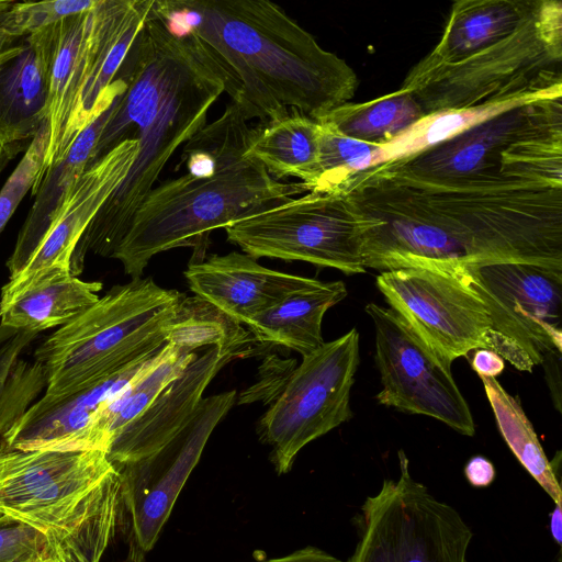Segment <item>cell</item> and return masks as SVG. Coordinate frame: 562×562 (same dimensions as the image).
<instances>
[{
    "instance_id": "33",
    "label": "cell",
    "mask_w": 562,
    "mask_h": 562,
    "mask_svg": "<svg viewBox=\"0 0 562 562\" xmlns=\"http://www.w3.org/2000/svg\"><path fill=\"white\" fill-rule=\"evenodd\" d=\"M97 0L15 2L10 11L12 30L21 38L47 27L65 16L91 9Z\"/></svg>"
},
{
    "instance_id": "30",
    "label": "cell",
    "mask_w": 562,
    "mask_h": 562,
    "mask_svg": "<svg viewBox=\"0 0 562 562\" xmlns=\"http://www.w3.org/2000/svg\"><path fill=\"white\" fill-rule=\"evenodd\" d=\"M537 100L540 99L513 100L428 114L392 142L380 146L372 156L370 168L418 154L509 109Z\"/></svg>"
},
{
    "instance_id": "17",
    "label": "cell",
    "mask_w": 562,
    "mask_h": 562,
    "mask_svg": "<svg viewBox=\"0 0 562 562\" xmlns=\"http://www.w3.org/2000/svg\"><path fill=\"white\" fill-rule=\"evenodd\" d=\"M137 150L135 139H125L86 168L67 192L45 235L21 271L1 289V297L11 295L48 271H71V258L81 237L127 177Z\"/></svg>"
},
{
    "instance_id": "35",
    "label": "cell",
    "mask_w": 562,
    "mask_h": 562,
    "mask_svg": "<svg viewBox=\"0 0 562 562\" xmlns=\"http://www.w3.org/2000/svg\"><path fill=\"white\" fill-rule=\"evenodd\" d=\"M15 1L0 0V65L13 57L21 47V37L12 30L10 11Z\"/></svg>"
},
{
    "instance_id": "28",
    "label": "cell",
    "mask_w": 562,
    "mask_h": 562,
    "mask_svg": "<svg viewBox=\"0 0 562 562\" xmlns=\"http://www.w3.org/2000/svg\"><path fill=\"white\" fill-rule=\"evenodd\" d=\"M120 503L117 473L74 526L52 537L47 551L35 562H100L114 535Z\"/></svg>"
},
{
    "instance_id": "13",
    "label": "cell",
    "mask_w": 562,
    "mask_h": 562,
    "mask_svg": "<svg viewBox=\"0 0 562 562\" xmlns=\"http://www.w3.org/2000/svg\"><path fill=\"white\" fill-rule=\"evenodd\" d=\"M359 362L356 328L303 357L259 422L279 474L290 471L307 443L352 417L350 393Z\"/></svg>"
},
{
    "instance_id": "34",
    "label": "cell",
    "mask_w": 562,
    "mask_h": 562,
    "mask_svg": "<svg viewBox=\"0 0 562 562\" xmlns=\"http://www.w3.org/2000/svg\"><path fill=\"white\" fill-rule=\"evenodd\" d=\"M46 537L29 525L0 515V562H35L48 549Z\"/></svg>"
},
{
    "instance_id": "11",
    "label": "cell",
    "mask_w": 562,
    "mask_h": 562,
    "mask_svg": "<svg viewBox=\"0 0 562 562\" xmlns=\"http://www.w3.org/2000/svg\"><path fill=\"white\" fill-rule=\"evenodd\" d=\"M463 266L488 312V350L528 372L561 353L562 268L519 261Z\"/></svg>"
},
{
    "instance_id": "25",
    "label": "cell",
    "mask_w": 562,
    "mask_h": 562,
    "mask_svg": "<svg viewBox=\"0 0 562 562\" xmlns=\"http://www.w3.org/2000/svg\"><path fill=\"white\" fill-rule=\"evenodd\" d=\"M321 123L296 110L254 126L247 155L277 180L294 177L306 192L317 180Z\"/></svg>"
},
{
    "instance_id": "12",
    "label": "cell",
    "mask_w": 562,
    "mask_h": 562,
    "mask_svg": "<svg viewBox=\"0 0 562 562\" xmlns=\"http://www.w3.org/2000/svg\"><path fill=\"white\" fill-rule=\"evenodd\" d=\"M117 473L101 450H19L0 446V515L46 537L74 526Z\"/></svg>"
},
{
    "instance_id": "5",
    "label": "cell",
    "mask_w": 562,
    "mask_h": 562,
    "mask_svg": "<svg viewBox=\"0 0 562 562\" xmlns=\"http://www.w3.org/2000/svg\"><path fill=\"white\" fill-rule=\"evenodd\" d=\"M153 4L154 0H97L91 9L32 33L48 77L44 173L125 90L117 74Z\"/></svg>"
},
{
    "instance_id": "37",
    "label": "cell",
    "mask_w": 562,
    "mask_h": 562,
    "mask_svg": "<svg viewBox=\"0 0 562 562\" xmlns=\"http://www.w3.org/2000/svg\"><path fill=\"white\" fill-rule=\"evenodd\" d=\"M472 369L479 376L495 378L504 370V359L492 350L476 349L471 359Z\"/></svg>"
},
{
    "instance_id": "29",
    "label": "cell",
    "mask_w": 562,
    "mask_h": 562,
    "mask_svg": "<svg viewBox=\"0 0 562 562\" xmlns=\"http://www.w3.org/2000/svg\"><path fill=\"white\" fill-rule=\"evenodd\" d=\"M37 335L0 326V436L46 387L42 366L21 358Z\"/></svg>"
},
{
    "instance_id": "14",
    "label": "cell",
    "mask_w": 562,
    "mask_h": 562,
    "mask_svg": "<svg viewBox=\"0 0 562 562\" xmlns=\"http://www.w3.org/2000/svg\"><path fill=\"white\" fill-rule=\"evenodd\" d=\"M376 286L447 367L487 349L491 319L463 265L427 262L381 272Z\"/></svg>"
},
{
    "instance_id": "38",
    "label": "cell",
    "mask_w": 562,
    "mask_h": 562,
    "mask_svg": "<svg viewBox=\"0 0 562 562\" xmlns=\"http://www.w3.org/2000/svg\"><path fill=\"white\" fill-rule=\"evenodd\" d=\"M259 562H342L330 553L316 547H305L288 555Z\"/></svg>"
},
{
    "instance_id": "6",
    "label": "cell",
    "mask_w": 562,
    "mask_h": 562,
    "mask_svg": "<svg viewBox=\"0 0 562 562\" xmlns=\"http://www.w3.org/2000/svg\"><path fill=\"white\" fill-rule=\"evenodd\" d=\"M184 299L151 278L114 285L35 350L46 378L44 395L75 393L156 355L168 342Z\"/></svg>"
},
{
    "instance_id": "9",
    "label": "cell",
    "mask_w": 562,
    "mask_h": 562,
    "mask_svg": "<svg viewBox=\"0 0 562 562\" xmlns=\"http://www.w3.org/2000/svg\"><path fill=\"white\" fill-rule=\"evenodd\" d=\"M398 460L397 480H384L355 517L358 542L347 562H468V524L411 475L403 450Z\"/></svg>"
},
{
    "instance_id": "10",
    "label": "cell",
    "mask_w": 562,
    "mask_h": 562,
    "mask_svg": "<svg viewBox=\"0 0 562 562\" xmlns=\"http://www.w3.org/2000/svg\"><path fill=\"white\" fill-rule=\"evenodd\" d=\"M363 214L346 192L311 191L225 227L227 240L257 259L277 258L366 271L361 251Z\"/></svg>"
},
{
    "instance_id": "8",
    "label": "cell",
    "mask_w": 562,
    "mask_h": 562,
    "mask_svg": "<svg viewBox=\"0 0 562 562\" xmlns=\"http://www.w3.org/2000/svg\"><path fill=\"white\" fill-rule=\"evenodd\" d=\"M561 98L515 106L431 148L382 165L426 180L512 176L562 182Z\"/></svg>"
},
{
    "instance_id": "22",
    "label": "cell",
    "mask_w": 562,
    "mask_h": 562,
    "mask_svg": "<svg viewBox=\"0 0 562 562\" xmlns=\"http://www.w3.org/2000/svg\"><path fill=\"white\" fill-rule=\"evenodd\" d=\"M47 67L33 34L0 65V148L32 139L47 121Z\"/></svg>"
},
{
    "instance_id": "27",
    "label": "cell",
    "mask_w": 562,
    "mask_h": 562,
    "mask_svg": "<svg viewBox=\"0 0 562 562\" xmlns=\"http://www.w3.org/2000/svg\"><path fill=\"white\" fill-rule=\"evenodd\" d=\"M498 429L517 460L552 498L561 504L562 491L554 465L549 461L520 402L495 378L480 376Z\"/></svg>"
},
{
    "instance_id": "4",
    "label": "cell",
    "mask_w": 562,
    "mask_h": 562,
    "mask_svg": "<svg viewBox=\"0 0 562 562\" xmlns=\"http://www.w3.org/2000/svg\"><path fill=\"white\" fill-rule=\"evenodd\" d=\"M252 133L254 126L232 101L221 116L199 131L215 155V172L206 178L186 173L149 191L111 257L126 274L142 278L157 254L198 247L213 229L306 192L300 182L274 179L247 155Z\"/></svg>"
},
{
    "instance_id": "3",
    "label": "cell",
    "mask_w": 562,
    "mask_h": 562,
    "mask_svg": "<svg viewBox=\"0 0 562 562\" xmlns=\"http://www.w3.org/2000/svg\"><path fill=\"white\" fill-rule=\"evenodd\" d=\"M153 12L222 69L225 92L248 122L291 109L319 120L357 90L352 68L271 1L154 0Z\"/></svg>"
},
{
    "instance_id": "19",
    "label": "cell",
    "mask_w": 562,
    "mask_h": 562,
    "mask_svg": "<svg viewBox=\"0 0 562 562\" xmlns=\"http://www.w3.org/2000/svg\"><path fill=\"white\" fill-rule=\"evenodd\" d=\"M184 277L199 299L237 325L318 281L269 269L238 251L192 261Z\"/></svg>"
},
{
    "instance_id": "21",
    "label": "cell",
    "mask_w": 562,
    "mask_h": 562,
    "mask_svg": "<svg viewBox=\"0 0 562 562\" xmlns=\"http://www.w3.org/2000/svg\"><path fill=\"white\" fill-rule=\"evenodd\" d=\"M102 283L85 281L70 270H52L0 299V326L38 334L61 327L99 300Z\"/></svg>"
},
{
    "instance_id": "39",
    "label": "cell",
    "mask_w": 562,
    "mask_h": 562,
    "mask_svg": "<svg viewBox=\"0 0 562 562\" xmlns=\"http://www.w3.org/2000/svg\"><path fill=\"white\" fill-rule=\"evenodd\" d=\"M551 536L558 546H561L562 540V509L561 504H554V509L550 518Z\"/></svg>"
},
{
    "instance_id": "20",
    "label": "cell",
    "mask_w": 562,
    "mask_h": 562,
    "mask_svg": "<svg viewBox=\"0 0 562 562\" xmlns=\"http://www.w3.org/2000/svg\"><path fill=\"white\" fill-rule=\"evenodd\" d=\"M538 3L530 0L453 2L440 41L408 74L419 75L459 63L498 43L522 25Z\"/></svg>"
},
{
    "instance_id": "7",
    "label": "cell",
    "mask_w": 562,
    "mask_h": 562,
    "mask_svg": "<svg viewBox=\"0 0 562 562\" xmlns=\"http://www.w3.org/2000/svg\"><path fill=\"white\" fill-rule=\"evenodd\" d=\"M562 4L541 0L498 43L452 65L411 75L409 91L426 115L521 99L562 97Z\"/></svg>"
},
{
    "instance_id": "18",
    "label": "cell",
    "mask_w": 562,
    "mask_h": 562,
    "mask_svg": "<svg viewBox=\"0 0 562 562\" xmlns=\"http://www.w3.org/2000/svg\"><path fill=\"white\" fill-rule=\"evenodd\" d=\"M246 335L204 347L182 373L111 442L106 451L114 465L143 459L170 441L190 420L217 372L245 351Z\"/></svg>"
},
{
    "instance_id": "2",
    "label": "cell",
    "mask_w": 562,
    "mask_h": 562,
    "mask_svg": "<svg viewBox=\"0 0 562 562\" xmlns=\"http://www.w3.org/2000/svg\"><path fill=\"white\" fill-rule=\"evenodd\" d=\"M404 212L405 266L519 261L562 268V183L512 176L426 180L378 165L359 172Z\"/></svg>"
},
{
    "instance_id": "24",
    "label": "cell",
    "mask_w": 562,
    "mask_h": 562,
    "mask_svg": "<svg viewBox=\"0 0 562 562\" xmlns=\"http://www.w3.org/2000/svg\"><path fill=\"white\" fill-rule=\"evenodd\" d=\"M346 296L342 281L318 280L258 314L246 325L257 340L286 347L304 357L325 342L322 336L324 315Z\"/></svg>"
},
{
    "instance_id": "16",
    "label": "cell",
    "mask_w": 562,
    "mask_h": 562,
    "mask_svg": "<svg viewBox=\"0 0 562 562\" xmlns=\"http://www.w3.org/2000/svg\"><path fill=\"white\" fill-rule=\"evenodd\" d=\"M235 396V391H226L202 398L190 420L165 446L143 459L115 465L121 502L131 515L133 536L142 551L151 550L157 542L180 491Z\"/></svg>"
},
{
    "instance_id": "36",
    "label": "cell",
    "mask_w": 562,
    "mask_h": 562,
    "mask_svg": "<svg viewBox=\"0 0 562 562\" xmlns=\"http://www.w3.org/2000/svg\"><path fill=\"white\" fill-rule=\"evenodd\" d=\"M468 482L475 487H486L494 482L496 472L493 463L482 456L471 458L464 467Z\"/></svg>"
},
{
    "instance_id": "15",
    "label": "cell",
    "mask_w": 562,
    "mask_h": 562,
    "mask_svg": "<svg viewBox=\"0 0 562 562\" xmlns=\"http://www.w3.org/2000/svg\"><path fill=\"white\" fill-rule=\"evenodd\" d=\"M366 312L374 325V359L382 383L378 402L432 417L462 435L473 436V416L451 368L392 308L369 303Z\"/></svg>"
},
{
    "instance_id": "23",
    "label": "cell",
    "mask_w": 562,
    "mask_h": 562,
    "mask_svg": "<svg viewBox=\"0 0 562 562\" xmlns=\"http://www.w3.org/2000/svg\"><path fill=\"white\" fill-rule=\"evenodd\" d=\"M111 106L77 137L61 160L45 170L41 183L32 194L35 196L34 202L7 262L10 278L21 271L45 235L67 192L91 164L99 137L110 116Z\"/></svg>"
},
{
    "instance_id": "31",
    "label": "cell",
    "mask_w": 562,
    "mask_h": 562,
    "mask_svg": "<svg viewBox=\"0 0 562 562\" xmlns=\"http://www.w3.org/2000/svg\"><path fill=\"white\" fill-rule=\"evenodd\" d=\"M319 123L322 135L318 171L312 191H331L339 188L350 176L370 168L372 156L380 146L348 137L329 125Z\"/></svg>"
},
{
    "instance_id": "32",
    "label": "cell",
    "mask_w": 562,
    "mask_h": 562,
    "mask_svg": "<svg viewBox=\"0 0 562 562\" xmlns=\"http://www.w3.org/2000/svg\"><path fill=\"white\" fill-rule=\"evenodd\" d=\"M48 139L49 127L46 121L32 138L23 157L1 188L0 233L25 194L29 191L33 194L41 183Z\"/></svg>"
},
{
    "instance_id": "1",
    "label": "cell",
    "mask_w": 562,
    "mask_h": 562,
    "mask_svg": "<svg viewBox=\"0 0 562 562\" xmlns=\"http://www.w3.org/2000/svg\"><path fill=\"white\" fill-rule=\"evenodd\" d=\"M117 77L125 90L111 106L91 164L130 138L138 143L137 156L81 237L71 258L76 276L87 252L112 257L165 166L206 124L227 83L213 59L192 40L173 35L153 8Z\"/></svg>"
},
{
    "instance_id": "26",
    "label": "cell",
    "mask_w": 562,
    "mask_h": 562,
    "mask_svg": "<svg viewBox=\"0 0 562 562\" xmlns=\"http://www.w3.org/2000/svg\"><path fill=\"white\" fill-rule=\"evenodd\" d=\"M426 116L417 99L400 88L389 94L362 103H345L319 121L339 133L383 146Z\"/></svg>"
}]
</instances>
